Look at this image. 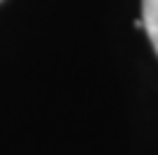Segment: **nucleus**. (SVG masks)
Listing matches in <instances>:
<instances>
[{
	"label": "nucleus",
	"mask_w": 158,
	"mask_h": 155,
	"mask_svg": "<svg viewBox=\"0 0 158 155\" xmlns=\"http://www.w3.org/2000/svg\"><path fill=\"white\" fill-rule=\"evenodd\" d=\"M142 23L158 56V0H142Z\"/></svg>",
	"instance_id": "1"
}]
</instances>
